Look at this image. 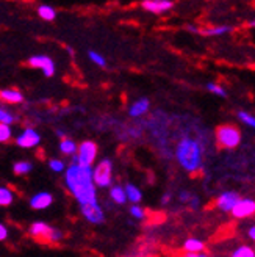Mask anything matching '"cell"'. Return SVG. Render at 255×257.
<instances>
[{"label":"cell","mask_w":255,"mask_h":257,"mask_svg":"<svg viewBox=\"0 0 255 257\" xmlns=\"http://www.w3.org/2000/svg\"><path fill=\"white\" fill-rule=\"evenodd\" d=\"M232 257H255V251L250 246H239L232 252Z\"/></svg>","instance_id":"cb8c5ba5"},{"label":"cell","mask_w":255,"mask_h":257,"mask_svg":"<svg viewBox=\"0 0 255 257\" xmlns=\"http://www.w3.org/2000/svg\"><path fill=\"white\" fill-rule=\"evenodd\" d=\"M216 141L224 149H235L241 143V132L239 128L232 124H222L216 127Z\"/></svg>","instance_id":"3957f363"},{"label":"cell","mask_w":255,"mask_h":257,"mask_svg":"<svg viewBox=\"0 0 255 257\" xmlns=\"http://www.w3.org/2000/svg\"><path fill=\"white\" fill-rule=\"evenodd\" d=\"M38 15H40L41 19L50 22V21H54L57 18V11L52 7H49V5H41L40 8H38Z\"/></svg>","instance_id":"7402d4cb"},{"label":"cell","mask_w":255,"mask_h":257,"mask_svg":"<svg viewBox=\"0 0 255 257\" xmlns=\"http://www.w3.org/2000/svg\"><path fill=\"white\" fill-rule=\"evenodd\" d=\"M141 7L149 13L161 15V13H166V11L172 10L174 2H172V0H143Z\"/></svg>","instance_id":"30bf717a"},{"label":"cell","mask_w":255,"mask_h":257,"mask_svg":"<svg viewBox=\"0 0 255 257\" xmlns=\"http://www.w3.org/2000/svg\"><path fill=\"white\" fill-rule=\"evenodd\" d=\"M33 170V165L30 162H18L15 163V166H13V171H15V174L18 176H24V174H29L30 171Z\"/></svg>","instance_id":"603a6c76"},{"label":"cell","mask_w":255,"mask_h":257,"mask_svg":"<svg viewBox=\"0 0 255 257\" xmlns=\"http://www.w3.org/2000/svg\"><path fill=\"white\" fill-rule=\"evenodd\" d=\"M0 99L5 100L7 104H21V102H24L22 93L18 91V89H13V88L2 89V91H0Z\"/></svg>","instance_id":"9a60e30c"},{"label":"cell","mask_w":255,"mask_h":257,"mask_svg":"<svg viewBox=\"0 0 255 257\" xmlns=\"http://www.w3.org/2000/svg\"><path fill=\"white\" fill-rule=\"evenodd\" d=\"M207 89L211 94H216V96H219V97H227V91L218 83H213V82L207 83Z\"/></svg>","instance_id":"4316f807"},{"label":"cell","mask_w":255,"mask_h":257,"mask_svg":"<svg viewBox=\"0 0 255 257\" xmlns=\"http://www.w3.org/2000/svg\"><path fill=\"white\" fill-rule=\"evenodd\" d=\"M93 181L96 187L107 188L113 181V162L110 159H102L93 170Z\"/></svg>","instance_id":"277c9868"},{"label":"cell","mask_w":255,"mask_h":257,"mask_svg":"<svg viewBox=\"0 0 255 257\" xmlns=\"http://www.w3.org/2000/svg\"><path fill=\"white\" fill-rule=\"evenodd\" d=\"M40 141H41L40 134L33 131V128H25V131L16 138V145L24 149H30V148H35L40 145Z\"/></svg>","instance_id":"9c48e42d"},{"label":"cell","mask_w":255,"mask_h":257,"mask_svg":"<svg viewBox=\"0 0 255 257\" xmlns=\"http://www.w3.org/2000/svg\"><path fill=\"white\" fill-rule=\"evenodd\" d=\"M149 108H150V100L147 97H141L136 102H133V105L129 110V114L132 118H139V116H143V114H146Z\"/></svg>","instance_id":"5bb4252c"},{"label":"cell","mask_w":255,"mask_h":257,"mask_svg":"<svg viewBox=\"0 0 255 257\" xmlns=\"http://www.w3.org/2000/svg\"><path fill=\"white\" fill-rule=\"evenodd\" d=\"M193 198V195H191L189 191H186V190H183V191H180V195H178V199H180L182 202H189V199Z\"/></svg>","instance_id":"d6a6232c"},{"label":"cell","mask_w":255,"mask_h":257,"mask_svg":"<svg viewBox=\"0 0 255 257\" xmlns=\"http://www.w3.org/2000/svg\"><path fill=\"white\" fill-rule=\"evenodd\" d=\"M63 237H65V234H63L60 229L52 227V230H50V235H49V241L50 243H58V241L63 240Z\"/></svg>","instance_id":"1f68e13d"},{"label":"cell","mask_w":255,"mask_h":257,"mask_svg":"<svg viewBox=\"0 0 255 257\" xmlns=\"http://www.w3.org/2000/svg\"><path fill=\"white\" fill-rule=\"evenodd\" d=\"M49 168L52 171H55V173H63L66 170V163L63 160H60V159H52L49 162Z\"/></svg>","instance_id":"f1b7e54d"},{"label":"cell","mask_w":255,"mask_h":257,"mask_svg":"<svg viewBox=\"0 0 255 257\" xmlns=\"http://www.w3.org/2000/svg\"><path fill=\"white\" fill-rule=\"evenodd\" d=\"M54 202V196L52 193H47V191H40L36 193L35 196H32L30 199V207L35 210H44L47 207H50Z\"/></svg>","instance_id":"7c38bea8"},{"label":"cell","mask_w":255,"mask_h":257,"mask_svg":"<svg viewBox=\"0 0 255 257\" xmlns=\"http://www.w3.org/2000/svg\"><path fill=\"white\" fill-rule=\"evenodd\" d=\"M29 66L38 68L44 72L46 77H54L55 75V63L54 60L47 57V55H33L29 58Z\"/></svg>","instance_id":"8992f818"},{"label":"cell","mask_w":255,"mask_h":257,"mask_svg":"<svg viewBox=\"0 0 255 257\" xmlns=\"http://www.w3.org/2000/svg\"><path fill=\"white\" fill-rule=\"evenodd\" d=\"M236 114H238V118L243 121L244 124H247L249 127L255 128V116H253V114H250L249 111H244V110H239Z\"/></svg>","instance_id":"d4e9b609"},{"label":"cell","mask_w":255,"mask_h":257,"mask_svg":"<svg viewBox=\"0 0 255 257\" xmlns=\"http://www.w3.org/2000/svg\"><path fill=\"white\" fill-rule=\"evenodd\" d=\"M202 146L193 138H183L178 141L175 157L178 165L188 173H196L202 166Z\"/></svg>","instance_id":"7a4b0ae2"},{"label":"cell","mask_w":255,"mask_h":257,"mask_svg":"<svg viewBox=\"0 0 255 257\" xmlns=\"http://www.w3.org/2000/svg\"><path fill=\"white\" fill-rule=\"evenodd\" d=\"M110 198H111L114 202H116V204H119V205L125 204L127 196H125V190H124V187H121V185H113V187L110 188Z\"/></svg>","instance_id":"d6986e66"},{"label":"cell","mask_w":255,"mask_h":257,"mask_svg":"<svg viewBox=\"0 0 255 257\" xmlns=\"http://www.w3.org/2000/svg\"><path fill=\"white\" fill-rule=\"evenodd\" d=\"M125 196H127V201H130L133 204H138L139 201L143 199V193L138 187H135L133 184H127L125 185Z\"/></svg>","instance_id":"ac0fdd59"},{"label":"cell","mask_w":255,"mask_h":257,"mask_svg":"<svg viewBox=\"0 0 255 257\" xmlns=\"http://www.w3.org/2000/svg\"><path fill=\"white\" fill-rule=\"evenodd\" d=\"M11 138V128H10V124H4L0 122V143H5Z\"/></svg>","instance_id":"f546056e"},{"label":"cell","mask_w":255,"mask_h":257,"mask_svg":"<svg viewBox=\"0 0 255 257\" xmlns=\"http://www.w3.org/2000/svg\"><path fill=\"white\" fill-rule=\"evenodd\" d=\"M183 249L185 252H202L205 249V243L199 238H188L183 243Z\"/></svg>","instance_id":"e0dca14e"},{"label":"cell","mask_w":255,"mask_h":257,"mask_svg":"<svg viewBox=\"0 0 255 257\" xmlns=\"http://www.w3.org/2000/svg\"><path fill=\"white\" fill-rule=\"evenodd\" d=\"M89 60H91L94 64H97V66H100V68H105L107 66L105 57H102L99 52H94V50H89Z\"/></svg>","instance_id":"83f0119b"},{"label":"cell","mask_w":255,"mask_h":257,"mask_svg":"<svg viewBox=\"0 0 255 257\" xmlns=\"http://www.w3.org/2000/svg\"><path fill=\"white\" fill-rule=\"evenodd\" d=\"M19 118L16 116V114H13L7 110H4L2 107H0V122H4V124H13V122H16Z\"/></svg>","instance_id":"484cf974"},{"label":"cell","mask_w":255,"mask_h":257,"mask_svg":"<svg viewBox=\"0 0 255 257\" xmlns=\"http://www.w3.org/2000/svg\"><path fill=\"white\" fill-rule=\"evenodd\" d=\"M13 201H15L13 191L7 187H0V207H7V205L13 204Z\"/></svg>","instance_id":"44dd1931"},{"label":"cell","mask_w":255,"mask_h":257,"mask_svg":"<svg viewBox=\"0 0 255 257\" xmlns=\"http://www.w3.org/2000/svg\"><path fill=\"white\" fill-rule=\"evenodd\" d=\"M97 145L94 141H83V143L77 148V163L85 166H93L96 157H97Z\"/></svg>","instance_id":"5b68a950"},{"label":"cell","mask_w":255,"mask_h":257,"mask_svg":"<svg viewBox=\"0 0 255 257\" xmlns=\"http://www.w3.org/2000/svg\"><path fill=\"white\" fill-rule=\"evenodd\" d=\"M77 145H75V141H72L71 138H63L61 140V143H60V151L65 154V156H69V157H72L75 152H77Z\"/></svg>","instance_id":"ffe728a7"},{"label":"cell","mask_w":255,"mask_h":257,"mask_svg":"<svg viewBox=\"0 0 255 257\" xmlns=\"http://www.w3.org/2000/svg\"><path fill=\"white\" fill-rule=\"evenodd\" d=\"M247 27H252V29L255 27V19H253V21H249V22H247Z\"/></svg>","instance_id":"f35d334b"},{"label":"cell","mask_w":255,"mask_h":257,"mask_svg":"<svg viewBox=\"0 0 255 257\" xmlns=\"http://www.w3.org/2000/svg\"><path fill=\"white\" fill-rule=\"evenodd\" d=\"M50 230H52V226H49L44 221H36L29 227V234L35 238H40V240H46L49 241V235H50Z\"/></svg>","instance_id":"4fadbf2b"},{"label":"cell","mask_w":255,"mask_h":257,"mask_svg":"<svg viewBox=\"0 0 255 257\" xmlns=\"http://www.w3.org/2000/svg\"><path fill=\"white\" fill-rule=\"evenodd\" d=\"M82 215L85 216V220H88L93 224H100L105 221V213L102 210V207L99 205V202L94 204H83L80 205Z\"/></svg>","instance_id":"52a82bcc"},{"label":"cell","mask_w":255,"mask_h":257,"mask_svg":"<svg viewBox=\"0 0 255 257\" xmlns=\"http://www.w3.org/2000/svg\"><path fill=\"white\" fill-rule=\"evenodd\" d=\"M233 30L232 25H216V27H207V29H199V35L203 36H221L227 35Z\"/></svg>","instance_id":"2e32d148"},{"label":"cell","mask_w":255,"mask_h":257,"mask_svg":"<svg viewBox=\"0 0 255 257\" xmlns=\"http://www.w3.org/2000/svg\"><path fill=\"white\" fill-rule=\"evenodd\" d=\"M65 184L80 205L97 202V187L93 181V166L71 163L65 174Z\"/></svg>","instance_id":"6da1fadb"},{"label":"cell","mask_w":255,"mask_h":257,"mask_svg":"<svg viewBox=\"0 0 255 257\" xmlns=\"http://www.w3.org/2000/svg\"><path fill=\"white\" fill-rule=\"evenodd\" d=\"M130 215H132L133 218H136V220H144V218H146L144 209H143V207H139L138 204H133L132 207H130Z\"/></svg>","instance_id":"4dcf8cb0"},{"label":"cell","mask_w":255,"mask_h":257,"mask_svg":"<svg viewBox=\"0 0 255 257\" xmlns=\"http://www.w3.org/2000/svg\"><path fill=\"white\" fill-rule=\"evenodd\" d=\"M247 235L252 241H255V226H250L249 230H247Z\"/></svg>","instance_id":"d590c367"},{"label":"cell","mask_w":255,"mask_h":257,"mask_svg":"<svg viewBox=\"0 0 255 257\" xmlns=\"http://www.w3.org/2000/svg\"><path fill=\"white\" fill-rule=\"evenodd\" d=\"M7 238H8V227L4 223H0V241H5Z\"/></svg>","instance_id":"836d02e7"},{"label":"cell","mask_w":255,"mask_h":257,"mask_svg":"<svg viewBox=\"0 0 255 257\" xmlns=\"http://www.w3.org/2000/svg\"><path fill=\"white\" fill-rule=\"evenodd\" d=\"M239 195L236 191H224L216 199V207L222 212H230L233 209V205L238 202Z\"/></svg>","instance_id":"8fae6325"},{"label":"cell","mask_w":255,"mask_h":257,"mask_svg":"<svg viewBox=\"0 0 255 257\" xmlns=\"http://www.w3.org/2000/svg\"><path fill=\"white\" fill-rule=\"evenodd\" d=\"M171 193H164V195L161 196V204L163 205H166V204H169V201H171Z\"/></svg>","instance_id":"e575fe53"},{"label":"cell","mask_w":255,"mask_h":257,"mask_svg":"<svg viewBox=\"0 0 255 257\" xmlns=\"http://www.w3.org/2000/svg\"><path fill=\"white\" fill-rule=\"evenodd\" d=\"M57 135L63 140V138H66V132L65 131H57Z\"/></svg>","instance_id":"74e56055"},{"label":"cell","mask_w":255,"mask_h":257,"mask_svg":"<svg viewBox=\"0 0 255 257\" xmlns=\"http://www.w3.org/2000/svg\"><path fill=\"white\" fill-rule=\"evenodd\" d=\"M230 213L235 218H238V220H243V218H249L255 215V201L249 198H239L238 202L233 205V209L230 210Z\"/></svg>","instance_id":"ba28073f"},{"label":"cell","mask_w":255,"mask_h":257,"mask_svg":"<svg viewBox=\"0 0 255 257\" xmlns=\"http://www.w3.org/2000/svg\"><path fill=\"white\" fill-rule=\"evenodd\" d=\"M186 30L191 33H199V29L196 27V25H186Z\"/></svg>","instance_id":"8d00e7d4"}]
</instances>
